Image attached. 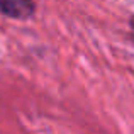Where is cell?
<instances>
[{"label": "cell", "instance_id": "obj_2", "mask_svg": "<svg viewBox=\"0 0 134 134\" xmlns=\"http://www.w3.org/2000/svg\"><path fill=\"white\" fill-rule=\"evenodd\" d=\"M129 24H131V29L134 31V15L131 17V20H129Z\"/></svg>", "mask_w": 134, "mask_h": 134}, {"label": "cell", "instance_id": "obj_1", "mask_svg": "<svg viewBox=\"0 0 134 134\" xmlns=\"http://www.w3.org/2000/svg\"><path fill=\"white\" fill-rule=\"evenodd\" d=\"M34 10V0H0V12L12 19H29L32 17Z\"/></svg>", "mask_w": 134, "mask_h": 134}]
</instances>
